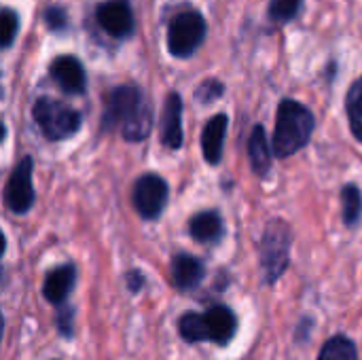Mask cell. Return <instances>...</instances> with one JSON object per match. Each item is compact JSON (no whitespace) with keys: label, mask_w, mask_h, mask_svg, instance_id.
<instances>
[{"label":"cell","mask_w":362,"mask_h":360,"mask_svg":"<svg viewBox=\"0 0 362 360\" xmlns=\"http://www.w3.org/2000/svg\"><path fill=\"white\" fill-rule=\"evenodd\" d=\"M341 216L346 227L358 225L362 216V193L356 185H346L341 189Z\"/></svg>","instance_id":"cell-19"},{"label":"cell","mask_w":362,"mask_h":360,"mask_svg":"<svg viewBox=\"0 0 362 360\" xmlns=\"http://www.w3.org/2000/svg\"><path fill=\"white\" fill-rule=\"evenodd\" d=\"M303 11V0H269L267 4V17L276 25H286L293 19L299 17Z\"/></svg>","instance_id":"cell-21"},{"label":"cell","mask_w":362,"mask_h":360,"mask_svg":"<svg viewBox=\"0 0 362 360\" xmlns=\"http://www.w3.org/2000/svg\"><path fill=\"white\" fill-rule=\"evenodd\" d=\"M291 246H293V233L288 223H284L282 219L269 221L259 242V261H261L265 284L272 286L282 278V274L291 263Z\"/></svg>","instance_id":"cell-3"},{"label":"cell","mask_w":362,"mask_h":360,"mask_svg":"<svg viewBox=\"0 0 362 360\" xmlns=\"http://www.w3.org/2000/svg\"><path fill=\"white\" fill-rule=\"evenodd\" d=\"M32 172H34V161H32V157L25 155L17 161V166L13 168V172L6 180L4 206L13 214H25L34 206L36 193H34V185H32Z\"/></svg>","instance_id":"cell-7"},{"label":"cell","mask_w":362,"mask_h":360,"mask_svg":"<svg viewBox=\"0 0 362 360\" xmlns=\"http://www.w3.org/2000/svg\"><path fill=\"white\" fill-rule=\"evenodd\" d=\"M189 233L195 242L202 244H210V242H218L223 238V219L218 212L208 210V212H199L189 221Z\"/></svg>","instance_id":"cell-16"},{"label":"cell","mask_w":362,"mask_h":360,"mask_svg":"<svg viewBox=\"0 0 362 360\" xmlns=\"http://www.w3.org/2000/svg\"><path fill=\"white\" fill-rule=\"evenodd\" d=\"M318 360H358V350L350 337L335 335L322 346Z\"/></svg>","instance_id":"cell-18"},{"label":"cell","mask_w":362,"mask_h":360,"mask_svg":"<svg viewBox=\"0 0 362 360\" xmlns=\"http://www.w3.org/2000/svg\"><path fill=\"white\" fill-rule=\"evenodd\" d=\"M316 129L314 112L291 98H284L278 106L276 115V129H274V155L276 157H291L305 149L312 140V134Z\"/></svg>","instance_id":"cell-2"},{"label":"cell","mask_w":362,"mask_h":360,"mask_svg":"<svg viewBox=\"0 0 362 360\" xmlns=\"http://www.w3.org/2000/svg\"><path fill=\"white\" fill-rule=\"evenodd\" d=\"M227 127H229V117H227L225 112L214 115V117L208 119V123L204 125V132H202V153H204V159H206L210 166H216V163H221V159H223Z\"/></svg>","instance_id":"cell-13"},{"label":"cell","mask_w":362,"mask_h":360,"mask_svg":"<svg viewBox=\"0 0 362 360\" xmlns=\"http://www.w3.org/2000/svg\"><path fill=\"white\" fill-rule=\"evenodd\" d=\"M32 117H34V123L38 125L40 134L51 142L72 138L83 125V117L76 108H72L59 100L45 98V95L34 102Z\"/></svg>","instance_id":"cell-5"},{"label":"cell","mask_w":362,"mask_h":360,"mask_svg":"<svg viewBox=\"0 0 362 360\" xmlns=\"http://www.w3.org/2000/svg\"><path fill=\"white\" fill-rule=\"evenodd\" d=\"M346 112L350 121L352 136L362 142V74L350 85L346 95Z\"/></svg>","instance_id":"cell-17"},{"label":"cell","mask_w":362,"mask_h":360,"mask_svg":"<svg viewBox=\"0 0 362 360\" xmlns=\"http://www.w3.org/2000/svg\"><path fill=\"white\" fill-rule=\"evenodd\" d=\"M161 144L165 149L178 151L182 146V98L176 91H170L161 112Z\"/></svg>","instance_id":"cell-10"},{"label":"cell","mask_w":362,"mask_h":360,"mask_svg":"<svg viewBox=\"0 0 362 360\" xmlns=\"http://www.w3.org/2000/svg\"><path fill=\"white\" fill-rule=\"evenodd\" d=\"M49 76L68 95H83L87 91V72L76 55H57L49 64Z\"/></svg>","instance_id":"cell-9"},{"label":"cell","mask_w":362,"mask_h":360,"mask_svg":"<svg viewBox=\"0 0 362 360\" xmlns=\"http://www.w3.org/2000/svg\"><path fill=\"white\" fill-rule=\"evenodd\" d=\"M100 129H119L127 142H142L153 129V108L138 85H117L108 91Z\"/></svg>","instance_id":"cell-1"},{"label":"cell","mask_w":362,"mask_h":360,"mask_svg":"<svg viewBox=\"0 0 362 360\" xmlns=\"http://www.w3.org/2000/svg\"><path fill=\"white\" fill-rule=\"evenodd\" d=\"M178 333L189 344L208 342V331H206V318H204V314H195V312L185 314L178 320Z\"/></svg>","instance_id":"cell-20"},{"label":"cell","mask_w":362,"mask_h":360,"mask_svg":"<svg viewBox=\"0 0 362 360\" xmlns=\"http://www.w3.org/2000/svg\"><path fill=\"white\" fill-rule=\"evenodd\" d=\"M206 331L208 342H214L218 346H225L233 339L238 331V318L227 306H212L206 314Z\"/></svg>","instance_id":"cell-14"},{"label":"cell","mask_w":362,"mask_h":360,"mask_svg":"<svg viewBox=\"0 0 362 360\" xmlns=\"http://www.w3.org/2000/svg\"><path fill=\"white\" fill-rule=\"evenodd\" d=\"M248 157L250 168L257 176L265 178L272 172V149L263 125H255L248 138Z\"/></svg>","instance_id":"cell-15"},{"label":"cell","mask_w":362,"mask_h":360,"mask_svg":"<svg viewBox=\"0 0 362 360\" xmlns=\"http://www.w3.org/2000/svg\"><path fill=\"white\" fill-rule=\"evenodd\" d=\"M208 34V21L197 8H182L178 11L168 23V51L176 59L193 57L199 47L204 45Z\"/></svg>","instance_id":"cell-4"},{"label":"cell","mask_w":362,"mask_h":360,"mask_svg":"<svg viewBox=\"0 0 362 360\" xmlns=\"http://www.w3.org/2000/svg\"><path fill=\"white\" fill-rule=\"evenodd\" d=\"M72 320H74V310L70 306H62L57 308V331L64 335V337H72Z\"/></svg>","instance_id":"cell-25"},{"label":"cell","mask_w":362,"mask_h":360,"mask_svg":"<svg viewBox=\"0 0 362 360\" xmlns=\"http://www.w3.org/2000/svg\"><path fill=\"white\" fill-rule=\"evenodd\" d=\"M206 276V265L193 257V255H187V252H178L176 257H172V263H170V278H172V284L180 291H193L199 286V282L204 280Z\"/></svg>","instance_id":"cell-11"},{"label":"cell","mask_w":362,"mask_h":360,"mask_svg":"<svg viewBox=\"0 0 362 360\" xmlns=\"http://www.w3.org/2000/svg\"><path fill=\"white\" fill-rule=\"evenodd\" d=\"M225 93V83L218 79H206L197 85L193 98L197 104H214L216 100H221Z\"/></svg>","instance_id":"cell-23"},{"label":"cell","mask_w":362,"mask_h":360,"mask_svg":"<svg viewBox=\"0 0 362 360\" xmlns=\"http://www.w3.org/2000/svg\"><path fill=\"white\" fill-rule=\"evenodd\" d=\"M98 25L117 40H125L136 32L134 8L129 0H104L95 6Z\"/></svg>","instance_id":"cell-8"},{"label":"cell","mask_w":362,"mask_h":360,"mask_svg":"<svg viewBox=\"0 0 362 360\" xmlns=\"http://www.w3.org/2000/svg\"><path fill=\"white\" fill-rule=\"evenodd\" d=\"M125 282H127L129 293H140V291H142V286H144V276H142L140 272H127Z\"/></svg>","instance_id":"cell-26"},{"label":"cell","mask_w":362,"mask_h":360,"mask_svg":"<svg viewBox=\"0 0 362 360\" xmlns=\"http://www.w3.org/2000/svg\"><path fill=\"white\" fill-rule=\"evenodd\" d=\"M42 21H45V25H47V30H49V32H53V34H62V32H66V30H68L70 17H68V13H66V8H64V6L53 4V6H49V8L45 11Z\"/></svg>","instance_id":"cell-24"},{"label":"cell","mask_w":362,"mask_h":360,"mask_svg":"<svg viewBox=\"0 0 362 360\" xmlns=\"http://www.w3.org/2000/svg\"><path fill=\"white\" fill-rule=\"evenodd\" d=\"M74 282H76V267L72 263H66V265H59V267H53L47 276H45V282H42V295L49 303L62 308L66 303V299L70 297L72 289H74Z\"/></svg>","instance_id":"cell-12"},{"label":"cell","mask_w":362,"mask_h":360,"mask_svg":"<svg viewBox=\"0 0 362 360\" xmlns=\"http://www.w3.org/2000/svg\"><path fill=\"white\" fill-rule=\"evenodd\" d=\"M168 197H170V187L159 174H142L136 180L132 193L134 208L144 221L159 219L168 206Z\"/></svg>","instance_id":"cell-6"},{"label":"cell","mask_w":362,"mask_h":360,"mask_svg":"<svg viewBox=\"0 0 362 360\" xmlns=\"http://www.w3.org/2000/svg\"><path fill=\"white\" fill-rule=\"evenodd\" d=\"M19 34V15L15 8L4 6L0 11V45L2 49H11Z\"/></svg>","instance_id":"cell-22"}]
</instances>
